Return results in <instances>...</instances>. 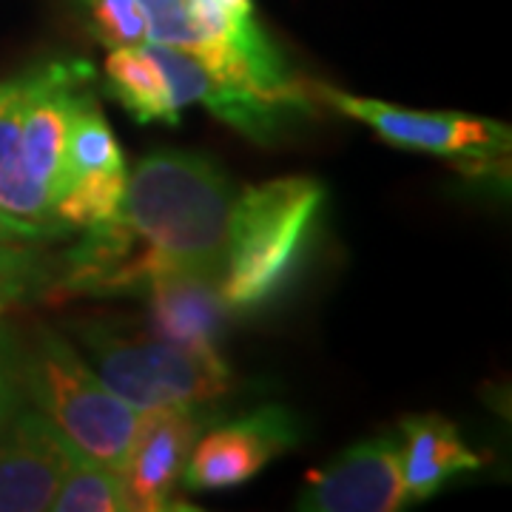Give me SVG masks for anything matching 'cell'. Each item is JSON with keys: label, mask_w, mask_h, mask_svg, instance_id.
I'll return each instance as SVG.
<instances>
[{"label": "cell", "mask_w": 512, "mask_h": 512, "mask_svg": "<svg viewBox=\"0 0 512 512\" xmlns=\"http://www.w3.org/2000/svg\"><path fill=\"white\" fill-rule=\"evenodd\" d=\"M237 191L214 160L154 151L128 174L120 217L160 268L222 274Z\"/></svg>", "instance_id": "1"}, {"label": "cell", "mask_w": 512, "mask_h": 512, "mask_svg": "<svg viewBox=\"0 0 512 512\" xmlns=\"http://www.w3.org/2000/svg\"><path fill=\"white\" fill-rule=\"evenodd\" d=\"M322 211L325 188L311 177H279L239 191L220 274L231 316L265 311L291 291L316 245Z\"/></svg>", "instance_id": "2"}, {"label": "cell", "mask_w": 512, "mask_h": 512, "mask_svg": "<svg viewBox=\"0 0 512 512\" xmlns=\"http://www.w3.org/2000/svg\"><path fill=\"white\" fill-rule=\"evenodd\" d=\"M26 402L35 404L80 456L126 470L128 450L143 410L123 402L72 342L55 330H37L23 356Z\"/></svg>", "instance_id": "3"}, {"label": "cell", "mask_w": 512, "mask_h": 512, "mask_svg": "<svg viewBox=\"0 0 512 512\" xmlns=\"http://www.w3.org/2000/svg\"><path fill=\"white\" fill-rule=\"evenodd\" d=\"M77 339L94 362V373L137 410L200 407L231 390L222 356L185 350L157 333H126L109 322H89L77 328Z\"/></svg>", "instance_id": "4"}, {"label": "cell", "mask_w": 512, "mask_h": 512, "mask_svg": "<svg viewBox=\"0 0 512 512\" xmlns=\"http://www.w3.org/2000/svg\"><path fill=\"white\" fill-rule=\"evenodd\" d=\"M308 89L311 97L325 100L330 109L373 128L390 146L447 157L458 163L464 174L478 180H501V174L507 177L512 131L498 120L467 117L453 111L404 109L396 103L356 97L325 83H308Z\"/></svg>", "instance_id": "5"}, {"label": "cell", "mask_w": 512, "mask_h": 512, "mask_svg": "<svg viewBox=\"0 0 512 512\" xmlns=\"http://www.w3.org/2000/svg\"><path fill=\"white\" fill-rule=\"evenodd\" d=\"M205 433V430H202ZM299 439L285 407H259L248 416L208 430L194 441L185 461L188 490H231L256 478Z\"/></svg>", "instance_id": "6"}, {"label": "cell", "mask_w": 512, "mask_h": 512, "mask_svg": "<svg viewBox=\"0 0 512 512\" xmlns=\"http://www.w3.org/2000/svg\"><path fill=\"white\" fill-rule=\"evenodd\" d=\"M407 504L396 433L353 444L311 473L296 498V510L305 512H396Z\"/></svg>", "instance_id": "7"}, {"label": "cell", "mask_w": 512, "mask_h": 512, "mask_svg": "<svg viewBox=\"0 0 512 512\" xmlns=\"http://www.w3.org/2000/svg\"><path fill=\"white\" fill-rule=\"evenodd\" d=\"M77 456L72 441L35 404H20L0 430V512L52 510Z\"/></svg>", "instance_id": "8"}, {"label": "cell", "mask_w": 512, "mask_h": 512, "mask_svg": "<svg viewBox=\"0 0 512 512\" xmlns=\"http://www.w3.org/2000/svg\"><path fill=\"white\" fill-rule=\"evenodd\" d=\"M208 407L211 404L143 410L123 470L137 510L157 512L171 507L168 501L183 478L188 453L211 419L205 413Z\"/></svg>", "instance_id": "9"}, {"label": "cell", "mask_w": 512, "mask_h": 512, "mask_svg": "<svg viewBox=\"0 0 512 512\" xmlns=\"http://www.w3.org/2000/svg\"><path fill=\"white\" fill-rule=\"evenodd\" d=\"M151 333L194 350L202 356H220V339L228 322L220 276L202 271H171L146 285Z\"/></svg>", "instance_id": "10"}, {"label": "cell", "mask_w": 512, "mask_h": 512, "mask_svg": "<svg viewBox=\"0 0 512 512\" xmlns=\"http://www.w3.org/2000/svg\"><path fill=\"white\" fill-rule=\"evenodd\" d=\"M399 461L410 501L436 495L461 473H476L484 458L467 447L458 427L439 413H416L399 421Z\"/></svg>", "instance_id": "11"}, {"label": "cell", "mask_w": 512, "mask_h": 512, "mask_svg": "<svg viewBox=\"0 0 512 512\" xmlns=\"http://www.w3.org/2000/svg\"><path fill=\"white\" fill-rule=\"evenodd\" d=\"M106 92L137 120V123H180V109L168 86L154 46H120L111 49L106 63Z\"/></svg>", "instance_id": "12"}, {"label": "cell", "mask_w": 512, "mask_h": 512, "mask_svg": "<svg viewBox=\"0 0 512 512\" xmlns=\"http://www.w3.org/2000/svg\"><path fill=\"white\" fill-rule=\"evenodd\" d=\"M18 117V77H12L3 83V92H0V208L15 214L20 220L55 228L60 234H72V228H66L55 217V208H52L49 197L26 174V165L20 157Z\"/></svg>", "instance_id": "13"}, {"label": "cell", "mask_w": 512, "mask_h": 512, "mask_svg": "<svg viewBox=\"0 0 512 512\" xmlns=\"http://www.w3.org/2000/svg\"><path fill=\"white\" fill-rule=\"evenodd\" d=\"M114 168H126L123 148L117 143L100 103L83 89L69 131H66V143H63L60 188L86 177V174L114 171ZM60 188H57V194H60Z\"/></svg>", "instance_id": "14"}, {"label": "cell", "mask_w": 512, "mask_h": 512, "mask_svg": "<svg viewBox=\"0 0 512 512\" xmlns=\"http://www.w3.org/2000/svg\"><path fill=\"white\" fill-rule=\"evenodd\" d=\"M60 259L37 242H0V319L37 299H49Z\"/></svg>", "instance_id": "15"}, {"label": "cell", "mask_w": 512, "mask_h": 512, "mask_svg": "<svg viewBox=\"0 0 512 512\" xmlns=\"http://www.w3.org/2000/svg\"><path fill=\"white\" fill-rule=\"evenodd\" d=\"M52 510L57 512H134L123 473L100 461L77 456L60 481Z\"/></svg>", "instance_id": "16"}, {"label": "cell", "mask_w": 512, "mask_h": 512, "mask_svg": "<svg viewBox=\"0 0 512 512\" xmlns=\"http://www.w3.org/2000/svg\"><path fill=\"white\" fill-rule=\"evenodd\" d=\"M128 171H97L74 183L63 185L55 200V217L72 231H86L100 222H109L126 197Z\"/></svg>", "instance_id": "17"}, {"label": "cell", "mask_w": 512, "mask_h": 512, "mask_svg": "<svg viewBox=\"0 0 512 512\" xmlns=\"http://www.w3.org/2000/svg\"><path fill=\"white\" fill-rule=\"evenodd\" d=\"M92 26L94 37L106 49L148 43L146 12L137 0H74Z\"/></svg>", "instance_id": "18"}, {"label": "cell", "mask_w": 512, "mask_h": 512, "mask_svg": "<svg viewBox=\"0 0 512 512\" xmlns=\"http://www.w3.org/2000/svg\"><path fill=\"white\" fill-rule=\"evenodd\" d=\"M23 356H26V345L20 342L18 333L0 322V430L15 416L20 404L26 402Z\"/></svg>", "instance_id": "19"}, {"label": "cell", "mask_w": 512, "mask_h": 512, "mask_svg": "<svg viewBox=\"0 0 512 512\" xmlns=\"http://www.w3.org/2000/svg\"><path fill=\"white\" fill-rule=\"evenodd\" d=\"M211 3L225 15L239 37H245L248 43H271V37L265 35L262 23L256 18L254 0H211Z\"/></svg>", "instance_id": "20"}, {"label": "cell", "mask_w": 512, "mask_h": 512, "mask_svg": "<svg viewBox=\"0 0 512 512\" xmlns=\"http://www.w3.org/2000/svg\"><path fill=\"white\" fill-rule=\"evenodd\" d=\"M60 237H66V234H60L55 228H46V225H37V222L20 220V217L0 208V242H37V245H46V242Z\"/></svg>", "instance_id": "21"}, {"label": "cell", "mask_w": 512, "mask_h": 512, "mask_svg": "<svg viewBox=\"0 0 512 512\" xmlns=\"http://www.w3.org/2000/svg\"><path fill=\"white\" fill-rule=\"evenodd\" d=\"M0 92H3V83H0Z\"/></svg>", "instance_id": "22"}]
</instances>
